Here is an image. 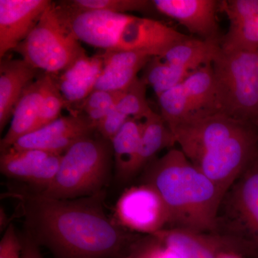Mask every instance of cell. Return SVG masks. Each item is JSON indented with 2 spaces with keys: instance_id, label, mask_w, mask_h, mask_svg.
<instances>
[{
  "instance_id": "cell-1",
  "label": "cell",
  "mask_w": 258,
  "mask_h": 258,
  "mask_svg": "<svg viewBox=\"0 0 258 258\" xmlns=\"http://www.w3.org/2000/svg\"><path fill=\"white\" fill-rule=\"evenodd\" d=\"M104 191L72 200L25 195L26 234L55 258H128L142 236L107 216Z\"/></svg>"
},
{
  "instance_id": "cell-2",
  "label": "cell",
  "mask_w": 258,
  "mask_h": 258,
  "mask_svg": "<svg viewBox=\"0 0 258 258\" xmlns=\"http://www.w3.org/2000/svg\"><path fill=\"white\" fill-rule=\"evenodd\" d=\"M181 151L225 197L258 157V134L252 123L215 112L168 125Z\"/></svg>"
},
{
  "instance_id": "cell-3",
  "label": "cell",
  "mask_w": 258,
  "mask_h": 258,
  "mask_svg": "<svg viewBox=\"0 0 258 258\" xmlns=\"http://www.w3.org/2000/svg\"><path fill=\"white\" fill-rule=\"evenodd\" d=\"M144 183L165 203L169 227L210 233L216 230L224 196L181 152L171 149L145 167Z\"/></svg>"
},
{
  "instance_id": "cell-4",
  "label": "cell",
  "mask_w": 258,
  "mask_h": 258,
  "mask_svg": "<svg viewBox=\"0 0 258 258\" xmlns=\"http://www.w3.org/2000/svg\"><path fill=\"white\" fill-rule=\"evenodd\" d=\"M112 157L111 142L101 136L81 139L64 153L55 179L39 193L72 200L101 192L111 173Z\"/></svg>"
},
{
  "instance_id": "cell-5",
  "label": "cell",
  "mask_w": 258,
  "mask_h": 258,
  "mask_svg": "<svg viewBox=\"0 0 258 258\" xmlns=\"http://www.w3.org/2000/svg\"><path fill=\"white\" fill-rule=\"evenodd\" d=\"M219 113L258 123V51H224L212 64Z\"/></svg>"
},
{
  "instance_id": "cell-6",
  "label": "cell",
  "mask_w": 258,
  "mask_h": 258,
  "mask_svg": "<svg viewBox=\"0 0 258 258\" xmlns=\"http://www.w3.org/2000/svg\"><path fill=\"white\" fill-rule=\"evenodd\" d=\"M14 51L38 71L57 76L87 55L51 2L36 26Z\"/></svg>"
},
{
  "instance_id": "cell-7",
  "label": "cell",
  "mask_w": 258,
  "mask_h": 258,
  "mask_svg": "<svg viewBox=\"0 0 258 258\" xmlns=\"http://www.w3.org/2000/svg\"><path fill=\"white\" fill-rule=\"evenodd\" d=\"M227 233L240 242L250 255L258 256V157L224 197Z\"/></svg>"
},
{
  "instance_id": "cell-8",
  "label": "cell",
  "mask_w": 258,
  "mask_h": 258,
  "mask_svg": "<svg viewBox=\"0 0 258 258\" xmlns=\"http://www.w3.org/2000/svg\"><path fill=\"white\" fill-rule=\"evenodd\" d=\"M113 220L134 233L152 236L167 228L169 214L157 190L144 183L122 193L115 204Z\"/></svg>"
},
{
  "instance_id": "cell-9",
  "label": "cell",
  "mask_w": 258,
  "mask_h": 258,
  "mask_svg": "<svg viewBox=\"0 0 258 258\" xmlns=\"http://www.w3.org/2000/svg\"><path fill=\"white\" fill-rule=\"evenodd\" d=\"M96 132L95 125L83 113L70 114L24 136L9 149H37L64 154L76 142Z\"/></svg>"
},
{
  "instance_id": "cell-10",
  "label": "cell",
  "mask_w": 258,
  "mask_h": 258,
  "mask_svg": "<svg viewBox=\"0 0 258 258\" xmlns=\"http://www.w3.org/2000/svg\"><path fill=\"white\" fill-rule=\"evenodd\" d=\"M152 236L180 258H217L226 251L247 254L240 242L225 235L169 227Z\"/></svg>"
},
{
  "instance_id": "cell-11",
  "label": "cell",
  "mask_w": 258,
  "mask_h": 258,
  "mask_svg": "<svg viewBox=\"0 0 258 258\" xmlns=\"http://www.w3.org/2000/svg\"><path fill=\"white\" fill-rule=\"evenodd\" d=\"M186 37L158 20L128 15L114 52L139 51L161 57Z\"/></svg>"
},
{
  "instance_id": "cell-12",
  "label": "cell",
  "mask_w": 258,
  "mask_h": 258,
  "mask_svg": "<svg viewBox=\"0 0 258 258\" xmlns=\"http://www.w3.org/2000/svg\"><path fill=\"white\" fill-rule=\"evenodd\" d=\"M48 0H0V57L14 50L36 26Z\"/></svg>"
},
{
  "instance_id": "cell-13",
  "label": "cell",
  "mask_w": 258,
  "mask_h": 258,
  "mask_svg": "<svg viewBox=\"0 0 258 258\" xmlns=\"http://www.w3.org/2000/svg\"><path fill=\"white\" fill-rule=\"evenodd\" d=\"M154 8L174 19L188 31L203 40H219L217 11L220 2L215 0H154Z\"/></svg>"
},
{
  "instance_id": "cell-14",
  "label": "cell",
  "mask_w": 258,
  "mask_h": 258,
  "mask_svg": "<svg viewBox=\"0 0 258 258\" xmlns=\"http://www.w3.org/2000/svg\"><path fill=\"white\" fill-rule=\"evenodd\" d=\"M220 9L230 22L222 50L258 51V0H225Z\"/></svg>"
},
{
  "instance_id": "cell-15",
  "label": "cell",
  "mask_w": 258,
  "mask_h": 258,
  "mask_svg": "<svg viewBox=\"0 0 258 258\" xmlns=\"http://www.w3.org/2000/svg\"><path fill=\"white\" fill-rule=\"evenodd\" d=\"M104 66L103 54L86 55L69 69L53 78L67 104L71 114H76L79 105L95 89V86Z\"/></svg>"
},
{
  "instance_id": "cell-16",
  "label": "cell",
  "mask_w": 258,
  "mask_h": 258,
  "mask_svg": "<svg viewBox=\"0 0 258 258\" xmlns=\"http://www.w3.org/2000/svg\"><path fill=\"white\" fill-rule=\"evenodd\" d=\"M46 77L45 73L39 75L20 97L13 112L9 130L0 142L1 153L8 151L24 136L37 130Z\"/></svg>"
},
{
  "instance_id": "cell-17",
  "label": "cell",
  "mask_w": 258,
  "mask_h": 258,
  "mask_svg": "<svg viewBox=\"0 0 258 258\" xmlns=\"http://www.w3.org/2000/svg\"><path fill=\"white\" fill-rule=\"evenodd\" d=\"M103 54L104 66L95 89L109 91H123L130 87L138 78L139 71L154 57L139 51H105Z\"/></svg>"
},
{
  "instance_id": "cell-18",
  "label": "cell",
  "mask_w": 258,
  "mask_h": 258,
  "mask_svg": "<svg viewBox=\"0 0 258 258\" xmlns=\"http://www.w3.org/2000/svg\"><path fill=\"white\" fill-rule=\"evenodd\" d=\"M38 70L23 60H1L0 62V131L13 116L24 91L38 77Z\"/></svg>"
},
{
  "instance_id": "cell-19",
  "label": "cell",
  "mask_w": 258,
  "mask_h": 258,
  "mask_svg": "<svg viewBox=\"0 0 258 258\" xmlns=\"http://www.w3.org/2000/svg\"><path fill=\"white\" fill-rule=\"evenodd\" d=\"M147 83L137 78L117 102L111 111L96 128V132L111 142L117 132L131 118L145 119L152 112L147 100Z\"/></svg>"
},
{
  "instance_id": "cell-20",
  "label": "cell",
  "mask_w": 258,
  "mask_h": 258,
  "mask_svg": "<svg viewBox=\"0 0 258 258\" xmlns=\"http://www.w3.org/2000/svg\"><path fill=\"white\" fill-rule=\"evenodd\" d=\"M144 120L131 118L111 141L114 158L115 173L120 181H126L135 176V164Z\"/></svg>"
},
{
  "instance_id": "cell-21",
  "label": "cell",
  "mask_w": 258,
  "mask_h": 258,
  "mask_svg": "<svg viewBox=\"0 0 258 258\" xmlns=\"http://www.w3.org/2000/svg\"><path fill=\"white\" fill-rule=\"evenodd\" d=\"M221 52V43L219 40L187 36L159 57L191 72L203 66L213 64Z\"/></svg>"
},
{
  "instance_id": "cell-22",
  "label": "cell",
  "mask_w": 258,
  "mask_h": 258,
  "mask_svg": "<svg viewBox=\"0 0 258 258\" xmlns=\"http://www.w3.org/2000/svg\"><path fill=\"white\" fill-rule=\"evenodd\" d=\"M182 83L191 109L190 117L217 112L212 64L192 71Z\"/></svg>"
},
{
  "instance_id": "cell-23",
  "label": "cell",
  "mask_w": 258,
  "mask_h": 258,
  "mask_svg": "<svg viewBox=\"0 0 258 258\" xmlns=\"http://www.w3.org/2000/svg\"><path fill=\"white\" fill-rule=\"evenodd\" d=\"M175 139L161 115L152 112L144 119V127L135 164V175L155 159L157 153L172 147Z\"/></svg>"
},
{
  "instance_id": "cell-24",
  "label": "cell",
  "mask_w": 258,
  "mask_h": 258,
  "mask_svg": "<svg viewBox=\"0 0 258 258\" xmlns=\"http://www.w3.org/2000/svg\"><path fill=\"white\" fill-rule=\"evenodd\" d=\"M53 154L37 149H8L1 153L0 170L8 177L34 185L44 164Z\"/></svg>"
},
{
  "instance_id": "cell-25",
  "label": "cell",
  "mask_w": 258,
  "mask_h": 258,
  "mask_svg": "<svg viewBox=\"0 0 258 258\" xmlns=\"http://www.w3.org/2000/svg\"><path fill=\"white\" fill-rule=\"evenodd\" d=\"M190 74L191 71L169 63L161 57H154L144 68L142 79L159 98L162 93L184 82Z\"/></svg>"
},
{
  "instance_id": "cell-26",
  "label": "cell",
  "mask_w": 258,
  "mask_h": 258,
  "mask_svg": "<svg viewBox=\"0 0 258 258\" xmlns=\"http://www.w3.org/2000/svg\"><path fill=\"white\" fill-rule=\"evenodd\" d=\"M60 8L72 13L86 11H107L115 13L147 11L154 7L147 0H72L57 3Z\"/></svg>"
},
{
  "instance_id": "cell-27",
  "label": "cell",
  "mask_w": 258,
  "mask_h": 258,
  "mask_svg": "<svg viewBox=\"0 0 258 258\" xmlns=\"http://www.w3.org/2000/svg\"><path fill=\"white\" fill-rule=\"evenodd\" d=\"M125 91L93 90V92L79 105L76 111L86 115L96 128L119 101Z\"/></svg>"
},
{
  "instance_id": "cell-28",
  "label": "cell",
  "mask_w": 258,
  "mask_h": 258,
  "mask_svg": "<svg viewBox=\"0 0 258 258\" xmlns=\"http://www.w3.org/2000/svg\"><path fill=\"white\" fill-rule=\"evenodd\" d=\"M161 116L167 125L189 118V101L183 83L178 85L159 97Z\"/></svg>"
},
{
  "instance_id": "cell-29",
  "label": "cell",
  "mask_w": 258,
  "mask_h": 258,
  "mask_svg": "<svg viewBox=\"0 0 258 258\" xmlns=\"http://www.w3.org/2000/svg\"><path fill=\"white\" fill-rule=\"evenodd\" d=\"M46 74L45 93L42 98L37 130L60 118L62 110L67 108L66 102L56 86L53 78L50 74Z\"/></svg>"
},
{
  "instance_id": "cell-30",
  "label": "cell",
  "mask_w": 258,
  "mask_h": 258,
  "mask_svg": "<svg viewBox=\"0 0 258 258\" xmlns=\"http://www.w3.org/2000/svg\"><path fill=\"white\" fill-rule=\"evenodd\" d=\"M23 242L18 237L15 227L10 224L0 242V258H22Z\"/></svg>"
},
{
  "instance_id": "cell-31",
  "label": "cell",
  "mask_w": 258,
  "mask_h": 258,
  "mask_svg": "<svg viewBox=\"0 0 258 258\" xmlns=\"http://www.w3.org/2000/svg\"><path fill=\"white\" fill-rule=\"evenodd\" d=\"M159 241L152 236L142 237L128 258H156Z\"/></svg>"
},
{
  "instance_id": "cell-32",
  "label": "cell",
  "mask_w": 258,
  "mask_h": 258,
  "mask_svg": "<svg viewBox=\"0 0 258 258\" xmlns=\"http://www.w3.org/2000/svg\"><path fill=\"white\" fill-rule=\"evenodd\" d=\"M22 258H43L38 245L30 236L25 234L23 239Z\"/></svg>"
},
{
  "instance_id": "cell-33",
  "label": "cell",
  "mask_w": 258,
  "mask_h": 258,
  "mask_svg": "<svg viewBox=\"0 0 258 258\" xmlns=\"http://www.w3.org/2000/svg\"><path fill=\"white\" fill-rule=\"evenodd\" d=\"M156 258H180L175 252L164 247L159 242L158 247Z\"/></svg>"
},
{
  "instance_id": "cell-34",
  "label": "cell",
  "mask_w": 258,
  "mask_h": 258,
  "mask_svg": "<svg viewBox=\"0 0 258 258\" xmlns=\"http://www.w3.org/2000/svg\"><path fill=\"white\" fill-rule=\"evenodd\" d=\"M217 258H244L242 254L236 251H226L222 252Z\"/></svg>"
},
{
  "instance_id": "cell-35",
  "label": "cell",
  "mask_w": 258,
  "mask_h": 258,
  "mask_svg": "<svg viewBox=\"0 0 258 258\" xmlns=\"http://www.w3.org/2000/svg\"><path fill=\"white\" fill-rule=\"evenodd\" d=\"M257 125H258V123H257Z\"/></svg>"
}]
</instances>
